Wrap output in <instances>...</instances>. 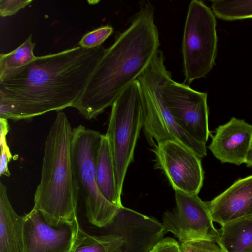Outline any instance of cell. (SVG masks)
Returning a JSON list of instances; mask_svg holds the SVG:
<instances>
[{
  "instance_id": "cell-20",
  "label": "cell",
  "mask_w": 252,
  "mask_h": 252,
  "mask_svg": "<svg viewBox=\"0 0 252 252\" xmlns=\"http://www.w3.org/2000/svg\"><path fill=\"white\" fill-rule=\"evenodd\" d=\"M214 15L225 21H234L252 18V0L211 1Z\"/></svg>"
},
{
  "instance_id": "cell-29",
  "label": "cell",
  "mask_w": 252,
  "mask_h": 252,
  "mask_svg": "<svg viewBox=\"0 0 252 252\" xmlns=\"http://www.w3.org/2000/svg\"></svg>"
},
{
  "instance_id": "cell-6",
  "label": "cell",
  "mask_w": 252,
  "mask_h": 252,
  "mask_svg": "<svg viewBox=\"0 0 252 252\" xmlns=\"http://www.w3.org/2000/svg\"><path fill=\"white\" fill-rule=\"evenodd\" d=\"M143 126V90L136 79L121 92L111 106L105 134L111 146L117 188L121 195Z\"/></svg>"
},
{
  "instance_id": "cell-9",
  "label": "cell",
  "mask_w": 252,
  "mask_h": 252,
  "mask_svg": "<svg viewBox=\"0 0 252 252\" xmlns=\"http://www.w3.org/2000/svg\"><path fill=\"white\" fill-rule=\"evenodd\" d=\"M163 94L166 105L177 123L196 140L206 144L210 134L207 94L170 77Z\"/></svg>"
},
{
  "instance_id": "cell-2",
  "label": "cell",
  "mask_w": 252,
  "mask_h": 252,
  "mask_svg": "<svg viewBox=\"0 0 252 252\" xmlns=\"http://www.w3.org/2000/svg\"><path fill=\"white\" fill-rule=\"evenodd\" d=\"M154 9L149 1H141L129 26L106 48L74 106L86 119L95 118L111 106L121 92L137 79L159 49Z\"/></svg>"
},
{
  "instance_id": "cell-4",
  "label": "cell",
  "mask_w": 252,
  "mask_h": 252,
  "mask_svg": "<svg viewBox=\"0 0 252 252\" xmlns=\"http://www.w3.org/2000/svg\"><path fill=\"white\" fill-rule=\"evenodd\" d=\"M163 52L158 49L139 76L143 90V126L149 144L154 147L166 141L180 143L202 158L207 155L206 144L199 142L176 121L165 102L163 90L171 72L164 64Z\"/></svg>"
},
{
  "instance_id": "cell-15",
  "label": "cell",
  "mask_w": 252,
  "mask_h": 252,
  "mask_svg": "<svg viewBox=\"0 0 252 252\" xmlns=\"http://www.w3.org/2000/svg\"><path fill=\"white\" fill-rule=\"evenodd\" d=\"M0 182V252H25V220L13 208Z\"/></svg>"
},
{
  "instance_id": "cell-5",
  "label": "cell",
  "mask_w": 252,
  "mask_h": 252,
  "mask_svg": "<svg viewBox=\"0 0 252 252\" xmlns=\"http://www.w3.org/2000/svg\"><path fill=\"white\" fill-rule=\"evenodd\" d=\"M102 135L81 125L73 128L71 157L75 187L86 217L93 225L105 228L119 207L105 199L96 184V163Z\"/></svg>"
},
{
  "instance_id": "cell-23",
  "label": "cell",
  "mask_w": 252,
  "mask_h": 252,
  "mask_svg": "<svg viewBox=\"0 0 252 252\" xmlns=\"http://www.w3.org/2000/svg\"><path fill=\"white\" fill-rule=\"evenodd\" d=\"M180 245L182 252H218L221 250L216 242L204 240L182 242Z\"/></svg>"
},
{
  "instance_id": "cell-12",
  "label": "cell",
  "mask_w": 252,
  "mask_h": 252,
  "mask_svg": "<svg viewBox=\"0 0 252 252\" xmlns=\"http://www.w3.org/2000/svg\"><path fill=\"white\" fill-rule=\"evenodd\" d=\"M25 252H73L81 228L73 224L51 226L40 213L32 209L24 216Z\"/></svg>"
},
{
  "instance_id": "cell-25",
  "label": "cell",
  "mask_w": 252,
  "mask_h": 252,
  "mask_svg": "<svg viewBox=\"0 0 252 252\" xmlns=\"http://www.w3.org/2000/svg\"><path fill=\"white\" fill-rule=\"evenodd\" d=\"M150 252H182L180 245L171 237L163 238L153 247Z\"/></svg>"
},
{
  "instance_id": "cell-10",
  "label": "cell",
  "mask_w": 252,
  "mask_h": 252,
  "mask_svg": "<svg viewBox=\"0 0 252 252\" xmlns=\"http://www.w3.org/2000/svg\"><path fill=\"white\" fill-rule=\"evenodd\" d=\"M152 151L156 156V168L164 172L175 191L198 194L204 180L201 158L173 141L157 144Z\"/></svg>"
},
{
  "instance_id": "cell-1",
  "label": "cell",
  "mask_w": 252,
  "mask_h": 252,
  "mask_svg": "<svg viewBox=\"0 0 252 252\" xmlns=\"http://www.w3.org/2000/svg\"><path fill=\"white\" fill-rule=\"evenodd\" d=\"M106 50L79 46L36 57L0 81V118L29 120L74 107Z\"/></svg>"
},
{
  "instance_id": "cell-7",
  "label": "cell",
  "mask_w": 252,
  "mask_h": 252,
  "mask_svg": "<svg viewBox=\"0 0 252 252\" xmlns=\"http://www.w3.org/2000/svg\"><path fill=\"white\" fill-rule=\"evenodd\" d=\"M217 21L212 10L202 1L190 2L182 40L185 82L205 77L215 64Z\"/></svg>"
},
{
  "instance_id": "cell-28",
  "label": "cell",
  "mask_w": 252,
  "mask_h": 252,
  "mask_svg": "<svg viewBox=\"0 0 252 252\" xmlns=\"http://www.w3.org/2000/svg\"><path fill=\"white\" fill-rule=\"evenodd\" d=\"M250 216H252V214H251V215H250Z\"/></svg>"
},
{
  "instance_id": "cell-14",
  "label": "cell",
  "mask_w": 252,
  "mask_h": 252,
  "mask_svg": "<svg viewBox=\"0 0 252 252\" xmlns=\"http://www.w3.org/2000/svg\"><path fill=\"white\" fill-rule=\"evenodd\" d=\"M213 221L221 226L252 214V175L236 181L209 201Z\"/></svg>"
},
{
  "instance_id": "cell-21",
  "label": "cell",
  "mask_w": 252,
  "mask_h": 252,
  "mask_svg": "<svg viewBox=\"0 0 252 252\" xmlns=\"http://www.w3.org/2000/svg\"><path fill=\"white\" fill-rule=\"evenodd\" d=\"M113 32V28L110 25L100 27L84 34L79 41L78 45L87 49L100 46Z\"/></svg>"
},
{
  "instance_id": "cell-18",
  "label": "cell",
  "mask_w": 252,
  "mask_h": 252,
  "mask_svg": "<svg viewBox=\"0 0 252 252\" xmlns=\"http://www.w3.org/2000/svg\"><path fill=\"white\" fill-rule=\"evenodd\" d=\"M35 46V43L32 41V34H31L15 50L7 54H0V81L36 58L33 52Z\"/></svg>"
},
{
  "instance_id": "cell-3",
  "label": "cell",
  "mask_w": 252,
  "mask_h": 252,
  "mask_svg": "<svg viewBox=\"0 0 252 252\" xmlns=\"http://www.w3.org/2000/svg\"><path fill=\"white\" fill-rule=\"evenodd\" d=\"M73 129L65 114L58 111L46 137L41 179L33 208L58 227L77 219L79 196L74 183L71 146Z\"/></svg>"
},
{
  "instance_id": "cell-22",
  "label": "cell",
  "mask_w": 252,
  "mask_h": 252,
  "mask_svg": "<svg viewBox=\"0 0 252 252\" xmlns=\"http://www.w3.org/2000/svg\"><path fill=\"white\" fill-rule=\"evenodd\" d=\"M9 130L8 119L0 118V175L9 176L8 164L12 158L9 147L6 142V136Z\"/></svg>"
},
{
  "instance_id": "cell-19",
  "label": "cell",
  "mask_w": 252,
  "mask_h": 252,
  "mask_svg": "<svg viewBox=\"0 0 252 252\" xmlns=\"http://www.w3.org/2000/svg\"><path fill=\"white\" fill-rule=\"evenodd\" d=\"M120 239L107 233L91 235L81 229L74 252H119Z\"/></svg>"
},
{
  "instance_id": "cell-16",
  "label": "cell",
  "mask_w": 252,
  "mask_h": 252,
  "mask_svg": "<svg viewBox=\"0 0 252 252\" xmlns=\"http://www.w3.org/2000/svg\"><path fill=\"white\" fill-rule=\"evenodd\" d=\"M96 180L98 189L106 200L118 207L123 206L121 195L117 188L112 150L106 134L102 135L98 152Z\"/></svg>"
},
{
  "instance_id": "cell-17",
  "label": "cell",
  "mask_w": 252,
  "mask_h": 252,
  "mask_svg": "<svg viewBox=\"0 0 252 252\" xmlns=\"http://www.w3.org/2000/svg\"><path fill=\"white\" fill-rule=\"evenodd\" d=\"M216 243L224 252H252V216L221 225Z\"/></svg>"
},
{
  "instance_id": "cell-26",
  "label": "cell",
  "mask_w": 252,
  "mask_h": 252,
  "mask_svg": "<svg viewBox=\"0 0 252 252\" xmlns=\"http://www.w3.org/2000/svg\"><path fill=\"white\" fill-rule=\"evenodd\" d=\"M245 163L247 166L252 167V140L246 158Z\"/></svg>"
},
{
  "instance_id": "cell-8",
  "label": "cell",
  "mask_w": 252,
  "mask_h": 252,
  "mask_svg": "<svg viewBox=\"0 0 252 252\" xmlns=\"http://www.w3.org/2000/svg\"><path fill=\"white\" fill-rule=\"evenodd\" d=\"M175 196L176 207L163 215L165 233L171 232L181 243L201 240L216 242L218 231L213 224L209 201L181 191H175Z\"/></svg>"
},
{
  "instance_id": "cell-24",
  "label": "cell",
  "mask_w": 252,
  "mask_h": 252,
  "mask_svg": "<svg viewBox=\"0 0 252 252\" xmlns=\"http://www.w3.org/2000/svg\"><path fill=\"white\" fill-rule=\"evenodd\" d=\"M32 1V0H0V16L5 17L13 15Z\"/></svg>"
},
{
  "instance_id": "cell-11",
  "label": "cell",
  "mask_w": 252,
  "mask_h": 252,
  "mask_svg": "<svg viewBox=\"0 0 252 252\" xmlns=\"http://www.w3.org/2000/svg\"><path fill=\"white\" fill-rule=\"evenodd\" d=\"M105 228L120 238L119 252H150L165 234L156 219L123 206Z\"/></svg>"
},
{
  "instance_id": "cell-27",
  "label": "cell",
  "mask_w": 252,
  "mask_h": 252,
  "mask_svg": "<svg viewBox=\"0 0 252 252\" xmlns=\"http://www.w3.org/2000/svg\"><path fill=\"white\" fill-rule=\"evenodd\" d=\"M223 252V251L221 249V250H220V251L219 252Z\"/></svg>"
},
{
  "instance_id": "cell-13",
  "label": "cell",
  "mask_w": 252,
  "mask_h": 252,
  "mask_svg": "<svg viewBox=\"0 0 252 252\" xmlns=\"http://www.w3.org/2000/svg\"><path fill=\"white\" fill-rule=\"evenodd\" d=\"M252 140V125L232 117L216 128L209 149L221 162L240 165L245 163Z\"/></svg>"
}]
</instances>
